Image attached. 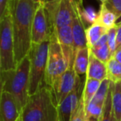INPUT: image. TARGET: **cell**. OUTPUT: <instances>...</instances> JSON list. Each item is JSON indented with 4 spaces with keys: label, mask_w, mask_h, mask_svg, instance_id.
I'll return each mask as SVG.
<instances>
[{
    "label": "cell",
    "mask_w": 121,
    "mask_h": 121,
    "mask_svg": "<svg viewBox=\"0 0 121 121\" xmlns=\"http://www.w3.org/2000/svg\"><path fill=\"white\" fill-rule=\"evenodd\" d=\"M39 5L34 0H9L8 9L12 17L17 65L28 56L32 48V22Z\"/></svg>",
    "instance_id": "1"
},
{
    "label": "cell",
    "mask_w": 121,
    "mask_h": 121,
    "mask_svg": "<svg viewBox=\"0 0 121 121\" xmlns=\"http://www.w3.org/2000/svg\"><path fill=\"white\" fill-rule=\"evenodd\" d=\"M31 60L29 56L24 57L13 70L1 72V91L12 95L17 101L21 112L29 97Z\"/></svg>",
    "instance_id": "2"
},
{
    "label": "cell",
    "mask_w": 121,
    "mask_h": 121,
    "mask_svg": "<svg viewBox=\"0 0 121 121\" xmlns=\"http://www.w3.org/2000/svg\"><path fill=\"white\" fill-rule=\"evenodd\" d=\"M21 116L23 121H58L57 104L47 86L29 95Z\"/></svg>",
    "instance_id": "3"
},
{
    "label": "cell",
    "mask_w": 121,
    "mask_h": 121,
    "mask_svg": "<svg viewBox=\"0 0 121 121\" xmlns=\"http://www.w3.org/2000/svg\"><path fill=\"white\" fill-rule=\"evenodd\" d=\"M68 68L67 62L58 42L55 30L50 38L48 60L45 77L46 86L52 91L53 95L60 79Z\"/></svg>",
    "instance_id": "4"
},
{
    "label": "cell",
    "mask_w": 121,
    "mask_h": 121,
    "mask_svg": "<svg viewBox=\"0 0 121 121\" xmlns=\"http://www.w3.org/2000/svg\"><path fill=\"white\" fill-rule=\"evenodd\" d=\"M50 41L40 44L32 43L28 56L31 60L29 95H33L45 84Z\"/></svg>",
    "instance_id": "5"
},
{
    "label": "cell",
    "mask_w": 121,
    "mask_h": 121,
    "mask_svg": "<svg viewBox=\"0 0 121 121\" xmlns=\"http://www.w3.org/2000/svg\"><path fill=\"white\" fill-rule=\"evenodd\" d=\"M0 71H7L17 67L15 60L14 38L12 17L9 10L0 18Z\"/></svg>",
    "instance_id": "6"
},
{
    "label": "cell",
    "mask_w": 121,
    "mask_h": 121,
    "mask_svg": "<svg viewBox=\"0 0 121 121\" xmlns=\"http://www.w3.org/2000/svg\"><path fill=\"white\" fill-rule=\"evenodd\" d=\"M44 6L54 30L71 25L79 8L72 0H57Z\"/></svg>",
    "instance_id": "7"
},
{
    "label": "cell",
    "mask_w": 121,
    "mask_h": 121,
    "mask_svg": "<svg viewBox=\"0 0 121 121\" xmlns=\"http://www.w3.org/2000/svg\"><path fill=\"white\" fill-rule=\"evenodd\" d=\"M52 23L47 13L44 4H41L37 9L32 22V43L40 44L50 41L51 36L53 33Z\"/></svg>",
    "instance_id": "8"
},
{
    "label": "cell",
    "mask_w": 121,
    "mask_h": 121,
    "mask_svg": "<svg viewBox=\"0 0 121 121\" xmlns=\"http://www.w3.org/2000/svg\"><path fill=\"white\" fill-rule=\"evenodd\" d=\"M84 85L85 82L83 83L79 77L74 90L57 105L58 121H71L82 97Z\"/></svg>",
    "instance_id": "9"
},
{
    "label": "cell",
    "mask_w": 121,
    "mask_h": 121,
    "mask_svg": "<svg viewBox=\"0 0 121 121\" xmlns=\"http://www.w3.org/2000/svg\"><path fill=\"white\" fill-rule=\"evenodd\" d=\"M55 30L58 42L67 62L68 67H73L76 56V50L71 25L59 27Z\"/></svg>",
    "instance_id": "10"
},
{
    "label": "cell",
    "mask_w": 121,
    "mask_h": 121,
    "mask_svg": "<svg viewBox=\"0 0 121 121\" xmlns=\"http://www.w3.org/2000/svg\"><path fill=\"white\" fill-rule=\"evenodd\" d=\"M110 81L105 79L101 82L99 90L96 92L95 95L86 107V117L99 120L103 112V108L104 105L106 97L109 92Z\"/></svg>",
    "instance_id": "11"
},
{
    "label": "cell",
    "mask_w": 121,
    "mask_h": 121,
    "mask_svg": "<svg viewBox=\"0 0 121 121\" xmlns=\"http://www.w3.org/2000/svg\"><path fill=\"white\" fill-rule=\"evenodd\" d=\"M79 77L80 76L76 74L73 67L68 68L66 72L63 74L54 94L57 105L74 90Z\"/></svg>",
    "instance_id": "12"
},
{
    "label": "cell",
    "mask_w": 121,
    "mask_h": 121,
    "mask_svg": "<svg viewBox=\"0 0 121 121\" xmlns=\"http://www.w3.org/2000/svg\"><path fill=\"white\" fill-rule=\"evenodd\" d=\"M17 101L9 92L1 91L0 98V121H16L21 116Z\"/></svg>",
    "instance_id": "13"
},
{
    "label": "cell",
    "mask_w": 121,
    "mask_h": 121,
    "mask_svg": "<svg viewBox=\"0 0 121 121\" xmlns=\"http://www.w3.org/2000/svg\"><path fill=\"white\" fill-rule=\"evenodd\" d=\"M71 28H72L76 52L80 49L87 47L88 44L87 39H86V29L85 28L82 16L81 13V9L79 8L77 9L76 14L71 23Z\"/></svg>",
    "instance_id": "14"
},
{
    "label": "cell",
    "mask_w": 121,
    "mask_h": 121,
    "mask_svg": "<svg viewBox=\"0 0 121 121\" xmlns=\"http://www.w3.org/2000/svg\"><path fill=\"white\" fill-rule=\"evenodd\" d=\"M86 78L97 80L103 81L107 79V67L106 63L98 60L93 54L90 52V62L89 67L86 73Z\"/></svg>",
    "instance_id": "15"
},
{
    "label": "cell",
    "mask_w": 121,
    "mask_h": 121,
    "mask_svg": "<svg viewBox=\"0 0 121 121\" xmlns=\"http://www.w3.org/2000/svg\"><path fill=\"white\" fill-rule=\"evenodd\" d=\"M90 52L95 56L98 60L103 62L107 63L113 57L109 47L108 45V35L105 34L102 38L97 42L95 46L90 48Z\"/></svg>",
    "instance_id": "16"
},
{
    "label": "cell",
    "mask_w": 121,
    "mask_h": 121,
    "mask_svg": "<svg viewBox=\"0 0 121 121\" xmlns=\"http://www.w3.org/2000/svg\"><path fill=\"white\" fill-rule=\"evenodd\" d=\"M90 62V48L89 47H85L78 50L76 52V56H75L74 68L76 73L78 76H82L87 73L88 67H89Z\"/></svg>",
    "instance_id": "17"
},
{
    "label": "cell",
    "mask_w": 121,
    "mask_h": 121,
    "mask_svg": "<svg viewBox=\"0 0 121 121\" xmlns=\"http://www.w3.org/2000/svg\"><path fill=\"white\" fill-rule=\"evenodd\" d=\"M108 29L97 22H93L88 28H86V39L89 48L95 46L105 34Z\"/></svg>",
    "instance_id": "18"
},
{
    "label": "cell",
    "mask_w": 121,
    "mask_h": 121,
    "mask_svg": "<svg viewBox=\"0 0 121 121\" xmlns=\"http://www.w3.org/2000/svg\"><path fill=\"white\" fill-rule=\"evenodd\" d=\"M118 17L114 13L105 7L104 4H101L100 9L95 19V22L107 28L108 30L115 26Z\"/></svg>",
    "instance_id": "19"
},
{
    "label": "cell",
    "mask_w": 121,
    "mask_h": 121,
    "mask_svg": "<svg viewBox=\"0 0 121 121\" xmlns=\"http://www.w3.org/2000/svg\"><path fill=\"white\" fill-rule=\"evenodd\" d=\"M101 82L102 81L86 77L84 89H83V94H82L85 107H86L90 104V102L92 100V99L95 95L96 92L98 91L99 86H100Z\"/></svg>",
    "instance_id": "20"
},
{
    "label": "cell",
    "mask_w": 121,
    "mask_h": 121,
    "mask_svg": "<svg viewBox=\"0 0 121 121\" xmlns=\"http://www.w3.org/2000/svg\"><path fill=\"white\" fill-rule=\"evenodd\" d=\"M113 87H114V82L110 81L109 85V92H108L107 97H106L104 105L103 108V112L99 121H116L114 117V110H113V103H112V92Z\"/></svg>",
    "instance_id": "21"
},
{
    "label": "cell",
    "mask_w": 121,
    "mask_h": 121,
    "mask_svg": "<svg viewBox=\"0 0 121 121\" xmlns=\"http://www.w3.org/2000/svg\"><path fill=\"white\" fill-rule=\"evenodd\" d=\"M107 79L114 83L121 82V63L114 58H111L106 63Z\"/></svg>",
    "instance_id": "22"
},
{
    "label": "cell",
    "mask_w": 121,
    "mask_h": 121,
    "mask_svg": "<svg viewBox=\"0 0 121 121\" xmlns=\"http://www.w3.org/2000/svg\"><path fill=\"white\" fill-rule=\"evenodd\" d=\"M112 103L116 121H121V82L114 83Z\"/></svg>",
    "instance_id": "23"
},
{
    "label": "cell",
    "mask_w": 121,
    "mask_h": 121,
    "mask_svg": "<svg viewBox=\"0 0 121 121\" xmlns=\"http://www.w3.org/2000/svg\"><path fill=\"white\" fill-rule=\"evenodd\" d=\"M71 121H86V107H85L83 97H81L79 105L73 114Z\"/></svg>",
    "instance_id": "24"
},
{
    "label": "cell",
    "mask_w": 121,
    "mask_h": 121,
    "mask_svg": "<svg viewBox=\"0 0 121 121\" xmlns=\"http://www.w3.org/2000/svg\"><path fill=\"white\" fill-rule=\"evenodd\" d=\"M105 5L108 9L114 13L117 17L121 16V0H106L104 3H102Z\"/></svg>",
    "instance_id": "25"
},
{
    "label": "cell",
    "mask_w": 121,
    "mask_h": 121,
    "mask_svg": "<svg viewBox=\"0 0 121 121\" xmlns=\"http://www.w3.org/2000/svg\"><path fill=\"white\" fill-rule=\"evenodd\" d=\"M116 32H117V27L116 26L109 29L107 32L108 45H109L113 56H114V52H116Z\"/></svg>",
    "instance_id": "26"
},
{
    "label": "cell",
    "mask_w": 121,
    "mask_h": 121,
    "mask_svg": "<svg viewBox=\"0 0 121 121\" xmlns=\"http://www.w3.org/2000/svg\"><path fill=\"white\" fill-rule=\"evenodd\" d=\"M9 0H0V18L4 17L6 11L8 10Z\"/></svg>",
    "instance_id": "27"
},
{
    "label": "cell",
    "mask_w": 121,
    "mask_h": 121,
    "mask_svg": "<svg viewBox=\"0 0 121 121\" xmlns=\"http://www.w3.org/2000/svg\"><path fill=\"white\" fill-rule=\"evenodd\" d=\"M116 27H117V32H116V51H117L121 47V25L116 26Z\"/></svg>",
    "instance_id": "28"
},
{
    "label": "cell",
    "mask_w": 121,
    "mask_h": 121,
    "mask_svg": "<svg viewBox=\"0 0 121 121\" xmlns=\"http://www.w3.org/2000/svg\"><path fill=\"white\" fill-rule=\"evenodd\" d=\"M113 58H114L116 60H118L119 63H121V47L119 49V50L116 51L115 53H114V56H113Z\"/></svg>",
    "instance_id": "29"
},
{
    "label": "cell",
    "mask_w": 121,
    "mask_h": 121,
    "mask_svg": "<svg viewBox=\"0 0 121 121\" xmlns=\"http://www.w3.org/2000/svg\"><path fill=\"white\" fill-rule=\"evenodd\" d=\"M73 2L79 7L81 11H82V4H83V0H72Z\"/></svg>",
    "instance_id": "30"
},
{
    "label": "cell",
    "mask_w": 121,
    "mask_h": 121,
    "mask_svg": "<svg viewBox=\"0 0 121 121\" xmlns=\"http://www.w3.org/2000/svg\"><path fill=\"white\" fill-rule=\"evenodd\" d=\"M121 25V16L119 17H118L117 21H116V23H115V26H119Z\"/></svg>",
    "instance_id": "31"
},
{
    "label": "cell",
    "mask_w": 121,
    "mask_h": 121,
    "mask_svg": "<svg viewBox=\"0 0 121 121\" xmlns=\"http://www.w3.org/2000/svg\"><path fill=\"white\" fill-rule=\"evenodd\" d=\"M86 121H99V120H96V119H91V118H86Z\"/></svg>",
    "instance_id": "32"
},
{
    "label": "cell",
    "mask_w": 121,
    "mask_h": 121,
    "mask_svg": "<svg viewBox=\"0 0 121 121\" xmlns=\"http://www.w3.org/2000/svg\"><path fill=\"white\" fill-rule=\"evenodd\" d=\"M37 2L41 4H46V0H37Z\"/></svg>",
    "instance_id": "33"
},
{
    "label": "cell",
    "mask_w": 121,
    "mask_h": 121,
    "mask_svg": "<svg viewBox=\"0 0 121 121\" xmlns=\"http://www.w3.org/2000/svg\"><path fill=\"white\" fill-rule=\"evenodd\" d=\"M57 0H46V3H52V2H55Z\"/></svg>",
    "instance_id": "34"
},
{
    "label": "cell",
    "mask_w": 121,
    "mask_h": 121,
    "mask_svg": "<svg viewBox=\"0 0 121 121\" xmlns=\"http://www.w3.org/2000/svg\"><path fill=\"white\" fill-rule=\"evenodd\" d=\"M16 121H23V120H22V116H20V117H19L18 119H17Z\"/></svg>",
    "instance_id": "35"
},
{
    "label": "cell",
    "mask_w": 121,
    "mask_h": 121,
    "mask_svg": "<svg viewBox=\"0 0 121 121\" xmlns=\"http://www.w3.org/2000/svg\"><path fill=\"white\" fill-rule=\"evenodd\" d=\"M98 1H99V2H101V4H102V3H104L106 1V0H98Z\"/></svg>",
    "instance_id": "36"
},
{
    "label": "cell",
    "mask_w": 121,
    "mask_h": 121,
    "mask_svg": "<svg viewBox=\"0 0 121 121\" xmlns=\"http://www.w3.org/2000/svg\"><path fill=\"white\" fill-rule=\"evenodd\" d=\"M34 1H36V2H37V0H34Z\"/></svg>",
    "instance_id": "37"
}]
</instances>
